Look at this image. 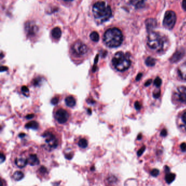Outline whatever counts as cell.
I'll use <instances>...</instances> for the list:
<instances>
[{
    "mask_svg": "<svg viewBox=\"0 0 186 186\" xmlns=\"http://www.w3.org/2000/svg\"><path fill=\"white\" fill-rule=\"evenodd\" d=\"M25 30L28 35L34 36L38 32V26L33 21H27L25 25Z\"/></svg>",
    "mask_w": 186,
    "mask_h": 186,
    "instance_id": "10",
    "label": "cell"
},
{
    "mask_svg": "<svg viewBox=\"0 0 186 186\" xmlns=\"http://www.w3.org/2000/svg\"><path fill=\"white\" fill-rule=\"evenodd\" d=\"M3 69H6V70L7 71L8 68H7V67H4V66H2V67H1V71H2H2H4V70H3Z\"/></svg>",
    "mask_w": 186,
    "mask_h": 186,
    "instance_id": "38",
    "label": "cell"
},
{
    "mask_svg": "<svg viewBox=\"0 0 186 186\" xmlns=\"http://www.w3.org/2000/svg\"><path fill=\"white\" fill-rule=\"evenodd\" d=\"M178 125L181 131L186 133V112L181 115Z\"/></svg>",
    "mask_w": 186,
    "mask_h": 186,
    "instance_id": "13",
    "label": "cell"
},
{
    "mask_svg": "<svg viewBox=\"0 0 186 186\" xmlns=\"http://www.w3.org/2000/svg\"><path fill=\"white\" fill-rule=\"evenodd\" d=\"M161 135L163 136H165L167 135V131L166 129H163L162 130V131H161Z\"/></svg>",
    "mask_w": 186,
    "mask_h": 186,
    "instance_id": "34",
    "label": "cell"
},
{
    "mask_svg": "<svg viewBox=\"0 0 186 186\" xmlns=\"http://www.w3.org/2000/svg\"><path fill=\"white\" fill-rule=\"evenodd\" d=\"M39 171H40V172L41 173H47V169L45 167H44V166H41V168H40V169H39Z\"/></svg>",
    "mask_w": 186,
    "mask_h": 186,
    "instance_id": "29",
    "label": "cell"
},
{
    "mask_svg": "<svg viewBox=\"0 0 186 186\" xmlns=\"http://www.w3.org/2000/svg\"><path fill=\"white\" fill-rule=\"evenodd\" d=\"M155 64H156L155 59L151 57H148V58L146 59V64L148 66H153Z\"/></svg>",
    "mask_w": 186,
    "mask_h": 186,
    "instance_id": "23",
    "label": "cell"
},
{
    "mask_svg": "<svg viewBox=\"0 0 186 186\" xmlns=\"http://www.w3.org/2000/svg\"><path fill=\"white\" fill-rule=\"evenodd\" d=\"M5 159H6L5 156L2 153H1V163H2L5 161Z\"/></svg>",
    "mask_w": 186,
    "mask_h": 186,
    "instance_id": "30",
    "label": "cell"
},
{
    "mask_svg": "<svg viewBox=\"0 0 186 186\" xmlns=\"http://www.w3.org/2000/svg\"><path fill=\"white\" fill-rule=\"evenodd\" d=\"M72 50L74 54L80 56L85 55L87 52V47L84 43L78 41L73 45Z\"/></svg>",
    "mask_w": 186,
    "mask_h": 186,
    "instance_id": "6",
    "label": "cell"
},
{
    "mask_svg": "<svg viewBox=\"0 0 186 186\" xmlns=\"http://www.w3.org/2000/svg\"><path fill=\"white\" fill-rule=\"evenodd\" d=\"M65 103L68 106L73 107L76 105V101L74 98L72 96H68L65 99Z\"/></svg>",
    "mask_w": 186,
    "mask_h": 186,
    "instance_id": "16",
    "label": "cell"
},
{
    "mask_svg": "<svg viewBox=\"0 0 186 186\" xmlns=\"http://www.w3.org/2000/svg\"><path fill=\"white\" fill-rule=\"evenodd\" d=\"M135 106L137 110H139L141 108V105L140 104V103L138 101H136L135 103Z\"/></svg>",
    "mask_w": 186,
    "mask_h": 186,
    "instance_id": "31",
    "label": "cell"
},
{
    "mask_svg": "<svg viewBox=\"0 0 186 186\" xmlns=\"http://www.w3.org/2000/svg\"><path fill=\"white\" fill-rule=\"evenodd\" d=\"M159 170H158V169H153V170H152V171H151V175H152V176H158V174H159Z\"/></svg>",
    "mask_w": 186,
    "mask_h": 186,
    "instance_id": "26",
    "label": "cell"
},
{
    "mask_svg": "<svg viewBox=\"0 0 186 186\" xmlns=\"http://www.w3.org/2000/svg\"><path fill=\"white\" fill-rule=\"evenodd\" d=\"M26 128H29V129H32L34 130H36L39 127V124L36 121H30L29 122L26 123L25 125Z\"/></svg>",
    "mask_w": 186,
    "mask_h": 186,
    "instance_id": "17",
    "label": "cell"
},
{
    "mask_svg": "<svg viewBox=\"0 0 186 186\" xmlns=\"http://www.w3.org/2000/svg\"><path fill=\"white\" fill-rule=\"evenodd\" d=\"M151 80H149L147 83H146V84H145V85H146V86H148V85H150L151 84Z\"/></svg>",
    "mask_w": 186,
    "mask_h": 186,
    "instance_id": "39",
    "label": "cell"
},
{
    "mask_svg": "<svg viewBox=\"0 0 186 186\" xmlns=\"http://www.w3.org/2000/svg\"><path fill=\"white\" fill-rule=\"evenodd\" d=\"M179 76L183 80H186V63L181 64L178 68Z\"/></svg>",
    "mask_w": 186,
    "mask_h": 186,
    "instance_id": "12",
    "label": "cell"
},
{
    "mask_svg": "<svg viewBox=\"0 0 186 186\" xmlns=\"http://www.w3.org/2000/svg\"><path fill=\"white\" fill-rule=\"evenodd\" d=\"M148 47L156 51H161L164 47L163 38L158 33L151 32L148 34L147 39Z\"/></svg>",
    "mask_w": 186,
    "mask_h": 186,
    "instance_id": "4",
    "label": "cell"
},
{
    "mask_svg": "<svg viewBox=\"0 0 186 186\" xmlns=\"http://www.w3.org/2000/svg\"><path fill=\"white\" fill-rule=\"evenodd\" d=\"M25 133H20L19 135V136L20 137V138H24L25 136Z\"/></svg>",
    "mask_w": 186,
    "mask_h": 186,
    "instance_id": "37",
    "label": "cell"
},
{
    "mask_svg": "<svg viewBox=\"0 0 186 186\" xmlns=\"http://www.w3.org/2000/svg\"><path fill=\"white\" fill-rule=\"evenodd\" d=\"M103 41L106 45L110 48L120 46L123 41V34L121 30L117 28H111L104 34Z\"/></svg>",
    "mask_w": 186,
    "mask_h": 186,
    "instance_id": "1",
    "label": "cell"
},
{
    "mask_svg": "<svg viewBox=\"0 0 186 186\" xmlns=\"http://www.w3.org/2000/svg\"><path fill=\"white\" fill-rule=\"evenodd\" d=\"M69 114L66 110L64 109H59L56 111L55 117L58 122L64 124L66 122L69 118Z\"/></svg>",
    "mask_w": 186,
    "mask_h": 186,
    "instance_id": "8",
    "label": "cell"
},
{
    "mask_svg": "<svg viewBox=\"0 0 186 186\" xmlns=\"http://www.w3.org/2000/svg\"><path fill=\"white\" fill-rule=\"evenodd\" d=\"M145 149V147H144L143 148H141V149L139 151H138V156H140V155L143 153V152H144Z\"/></svg>",
    "mask_w": 186,
    "mask_h": 186,
    "instance_id": "33",
    "label": "cell"
},
{
    "mask_svg": "<svg viewBox=\"0 0 186 186\" xmlns=\"http://www.w3.org/2000/svg\"><path fill=\"white\" fill-rule=\"evenodd\" d=\"M112 63L116 70L123 72L129 68L131 66V61L128 55L120 51L115 54L112 59Z\"/></svg>",
    "mask_w": 186,
    "mask_h": 186,
    "instance_id": "3",
    "label": "cell"
},
{
    "mask_svg": "<svg viewBox=\"0 0 186 186\" xmlns=\"http://www.w3.org/2000/svg\"><path fill=\"white\" fill-rule=\"evenodd\" d=\"M78 145L81 148H86L88 146V142L87 140L85 139L84 138H83L79 140Z\"/></svg>",
    "mask_w": 186,
    "mask_h": 186,
    "instance_id": "21",
    "label": "cell"
},
{
    "mask_svg": "<svg viewBox=\"0 0 186 186\" xmlns=\"http://www.w3.org/2000/svg\"><path fill=\"white\" fill-rule=\"evenodd\" d=\"M175 96L178 101L186 103V87H178L175 92Z\"/></svg>",
    "mask_w": 186,
    "mask_h": 186,
    "instance_id": "9",
    "label": "cell"
},
{
    "mask_svg": "<svg viewBox=\"0 0 186 186\" xmlns=\"http://www.w3.org/2000/svg\"><path fill=\"white\" fill-rule=\"evenodd\" d=\"M28 164L31 166L38 165L40 161L38 159V157L36 155L32 154L29 157V158L27 159Z\"/></svg>",
    "mask_w": 186,
    "mask_h": 186,
    "instance_id": "11",
    "label": "cell"
},
{
    "mask_svg": "<svg viewBox=\"0 0 186 186\" xmlns=\"http://www.w3.org/2000/svg\"><path fill=\"white\" fill-rule=\"evenodd\" d=\"M180 148L182 152H186V143H182L180 145Z\"/></svg>",
    "mask_w": 186,
    "mask_h": 186,
    "instance_id": "28",
    "label": "cell"
},
{
    "mask_svg": "<svg viewBox=\"0 0 186 186\" xmlns=\"http://www.w3.org/2000/svg\"><path fill=\"white\" fill-rule=\"evenodd\" d=\"M161 84H162V80L161 79L157 77L155 81V85L157 87H159L161 86Z\"/></svg>",
    "mask_w": 186,
    "mask_h": 186,
    "instance_id": "25",
    "label": "cell"
},
{
    "mask_svg": "<svg viewBox=\"0 0 186 186\" xmlns=\"http://www.w3.org/2000/svg\"><path fill=\"white\" fill-rule=\"evenodd\" d=\"M176 21V15L172 10H169L165 14L163 20V25L168 29H172Z\"/></svg>",
    "mask_w": 186,
    "mask_h": 186,
    "instance_id": "5",
    "label": "cell"
},
{
    "mask_svg": "<svg viewBox=\"0 0 186 186\" xmlns=\"http://www.w3.org/2000/svg\"><path fill=\"white\" fill-rule=\"evenodd\" d=\"M65 157H66V158L67 159L70 160V159H72V157H73V155H72V154H71V153H69V154H66V155H65Z\"/></svg>",
    "mask_w": 186,
    "mask_h": 186,
    "instance_id": "32",
    "label": "cell"
},
{
    "mask_svg": "<svg viewBox=\"0 0 186 186\" xmlns=\"http://www.w3.org/2000/svg\"><path fill=\"white\" fill-rule=\"evenodd\" d=\"M13 177L15 180L20 181L24 177V174L20 171H17L14 173Z\"/></svg>",
    "mask_w": 186,
    "mask_h": 186,
    "instance_id": "20",
    "label": "cell"
},
{
    "mask_svg": "<svg viewBox=\"0 0 186 186\" xmlns=\"http://www.w3.org/2000/svg\"><path fill=\"white\" fill-rule=\"evenodd\" d=\"M94 17L101 22L107 21L112 15V11L110 6L104 1H98L93 6L92 9Z\"/></svg>",
    "mask_w": 186,
    "mask_h": 186,
    "instance_id": "2",
    "label": "cell"
},
{
    "mask_svg": "<svg viewBox=\"0 0 186 186\" xmlns=\"http://www.w3.org/2000/svg\"><path fill=\"white\" fill-rule=\"evenodd\" d=\"M21 91L23 93V94H24L25 96H28L29 93V90L28 89V87L25 86H23L21 87Z\"/></svg>",
    "mask_w": 186,
    "mask_h": 186,
    "instance_id": "24",
    "label": "cell"
},
{
    "mask_svg": "<svg viewBox=\"0 0 186 186\" xmlns=\"http://www.w3.org/2000/svg\"><path fill=\"white\" fill-rule=\"evenodd\" d=\"M175 175L174 173H168L165 175V181L168 183H171L175 178Z\"/></svg>",
    "mask_w": 186,
    "mask_h": 186,
    "instance_id": "19",
    "label": "cell"
},
{
    "mask_svg": "<svg viewBox=\"0 0 186 186\" xmlns=\"http://www.w3.org/2000/svg\"><path fill=\"white\" fill-rule=\"evenodd\" d=\"M34 114H30L27 115L26 116V118H27V119H31V118H32L34 117Z\"/></svg>",
    "mask_w": 186,
    "mask_h": 186,
    "instance_id": "35",
    "label": "cell"
},
{
    "mask_svg": "<svg viewBox=\"0 0 186 186\" xmlns=\"http://www.w3.org/2000/svg\"><path fill=\"white\" fill-rule=\"evenodd\" d=\"M146 24L147 26L148 29H152L156 27V20L153 19H149L147 21H146Z\"/></svg>",
    "mask_w": 186,
    "mask_h": 186,
    "instance_id": "18",
    "label": "cell"
},
{
    "mask_svg": "<svg viewBox=\"0 0 186 186\" xmlns=\"http://www.w3.org/2000/svg\"><path fill=\"white\" fill-rule=\"evenodd\" d=\"M90 39L93 41V42H98L99 39V34H98L97 32L96 31H93L91 34H90Z\"/></svg>",
    "mask_w": 186,
    "mask_h": 186,
    "instance_id": "22",
    "label": "cell"
},
{
    "mask_svg": "<svg viewBox=\"0 0 186 186\" xmlns=\"http://www.w3.org/2000/svg\"><path fill=\"white\" fill-rule=\"evenodd\" d=\"M47 145L51 148H56L58 146L59 141L54 134L51 132H45L43 135Z\"/></svg>",
    "mask_w": 186,
    "mask_h": 186,
    "instance_id": "7",
    "label": "cell"
},
{
    "mask_svg": "<svg viewBox=\"0 0 186 186\" xmlns=\"http://www.w3.org/2000/svg\"><path fill=\"white\" fill-rule=\"evenodd\" d=\"M15 165H17V167L22 168H24L26 165L28 164L27 159H26L24 158H16V159L14 161Z\"/></svg>",
    "mask_w": 186,
    "mask_h": 186,
    "instance_id": "14",
    "label": "cell"
},
{
    "mask_svg": "<svg viewBox=\"0 0 186 186\" xmlns=\"http://www.w3.org/2000/svg\"><path fill=\"white\" fill-rule=\"evenodd\" d=\"M62 34L61 30L60 29L59 27H56L54 28L51 31V35L52 37L55 39H59L61 37Z\"/></svg>",
    "mask_w": 186,
    "mask_h": 186,
    "instance_id": "15",
    "label": "cell"
},
{
    "mask_svg": "<svg viewBox=\"0 0 186 186\" xmlns=\"http://www.w3.org/2000/svg\"><path fill=\"white\" fill-rule=\"evenodd\" d=\"M182 7H183V8H184V9L186 10V0L183 1V2H182Z\"/></svg>",
    "mask_w": 186,
    "mask_h": 186,
    "instance_id": "36",
    "label": "cell"
},
{
    "mask_svg": "<svg viewBox=\"0 0 186 186\" xmlns=\"http://www.w3.org/2000/svg\"><path fill=\"white\" fill-rule=\"evenodd\" d=\"M58 102H59V98L57 97L53 98L51 101V104H52L53 105H56L58 103Z\"/></svg>",
    "mask_w": 186,
    "mask_h": 186,
    "instance_id": "27",
    "label": "cell"
}]
</instances>
